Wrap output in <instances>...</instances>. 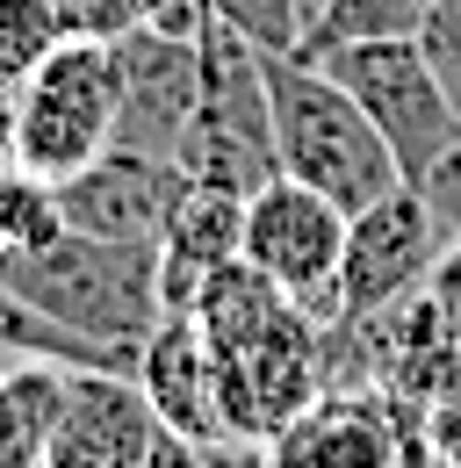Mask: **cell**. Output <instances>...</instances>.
<instances>
[{
	"mask_svg": "<svg viewBox=\"0 0 461 468\" xmlns=\"http://www.w3.org/2000/svg\"><path fill=\"white\" fill-rule=\"evenodd\" d=\"M0 282L102 346H145L166 324V282L152 238L58 231L37 252H0Z\"/></svg>",
	"mask_w": 461,
	"mask_h": 468,
	"instance_id": "obj_1",
	"label": "cell"
},
{
	"mask_svg": "<svg viewBox=\"0 0 461 468\" xmlns=\"http://www.w3.org/2000/svg\"><path fill=\"white\" fill-rule=\"evenodd\" d=\"M267 116H274V166L317 195H332L346 217L382 202L390 187H411L382 144L368 109L346 94L325 65L267 51Z\"/></svg>",
	"mask_w": 461,
	"mask_h": 468,
	"instance_id": "obj_2",
	"label": "cell"
},
{
	"mask_svg": "<svg viewBox=\"0 0 461 468\" xmlns=\"http://www.w3.org/2000/svg\"><path fill=\"white\" fill-rule=\"evenodd\" d=\"M173 166L230 195H252L282 174L274 166V116H267V51H252L238 29L202 15V101L180 130Z\"/></svg>",
	"mask_w": 461,
	"mask_h": 468,
	"instance_id": "obj_3",
	"label": "cell"
},
{
	"mask_svg": "<svg viewBox=\"0 0 461 468\" xmlns=\"http://www.w3.org/2000/svg\"><path fill=\"white\" fill-rule=\"evenodd\" d=\"M7 122H15V166L22 174L51 180V187L65 174H80L87 159H102L115 144V51L87 44V37H65L15 87Z\"/></svg>",
	"mask_w": 461,
	"mask_h": 468,
	"instance_id": "obj_4",
	"label": "cell"
},
{
	"mask_svg": "<svg viewBox=\"0 0 461 468\" xmlns=\"http://www.w3.org/2000/svg\"><path fill=\"white\" fill-rule=\"evenodd\" d=\"M310 65H325L346 94L368 109V122L382 130L390 159L411 187H425V174L461 144V116L440 87V72L425 58L418 37H375V44H339V51H317Z\"/></svg>",
	"mask_w": 461,
	"mask_h": 468,
	"instance_id": "obj_5",
	"label": "cell"
},
{
	"mask_svg": "<svg viewBox=\"0 0 461 468\" xmlns=\"http://www.w3.org/2000/svg\"><path fill=\"white\" fill-rule=\"evenodd\" d=\"M109 51H115V144L173 159L180 130L202 101V0L173 7L166 22H137Z\"/></svg>",
	"mask_w": 461,
	"mask_h": 468,
	"instance_id": "obj_6",
	"label": "cell"
},
{
	"mask_svg": "<svg viewBox=\"0 0 461 468\" xmlns=\"http://www.w3.org/2000/svg\"><path fill=\"white\" fill-rule=\"evenodd\" d=\"M339 260H346V209L332 195H317L288 174L245 195V267H260L317 324H339Z\"/></svg>",
	"mask_w": 461,
	"mask_h": 468,
	"instance_id": "obj_7",
	"label": "cell"
},
{
	"mask_svg": "<svg viewBox=\"0 0 461 468\" xmlns=\"http://www.w3.org/2000/svg\"><path fill=\"white\" fill-rule=\"evenodd\" d=\"M447 224L433 209L425 187H390L382 202L346 217V260H339V324H368L382 310H397L433 282Z\"/></svg>",
	"mask_w": 461,
	"mask_h": 468,
	"instance_id": "obj_8",
	"label": "cell"
},
{
	"mask_svg": "<svg viewBox=\"0 0 461 468\" xmlns=\"http://www.w3.org/2000/svg\"><path fill=\"white\" fill-rule=\"evenodd\" d=\"M411 447H418V410L382 382H353V389H317L260 447V468H403Z\"/></svg>",
	"mask_w": 461,
	"mask_h": 468,
	"instance_id": "obj_9",
	"label": "cell"
},
{
	"mask_svg": "<svg viewBox=\"0 0 461 468\" xmlns=\"http://www.w3.org/2000/svg\"><path fill=\"white\" fill-rule=\"evenodd\" d=\"M159 440V418L145 404L137 375L115 367H72L65 410L44 447V468H145Z\"/></svg>",
	"mask_w": 461,
	"mask_h": 468,
	"instance_id": "obj_10",
	"label": "cell"
},
{
	"mask_svg": "<svg viewBox=\"0 0 461 468\" xmlns=\"http://www.w3.org/2000/svg\"><path fill=\"white\" fill-rule=\"evenodd\" d=\"M180 187H188V174H180L173 159L109 144L102 159H87L80 174L58 180V209H65V231L152 238V245H159V224H166V209H173Z\"/></svg>",
	"mask_w": 461,
	"mask_h": 468,
	"instance_id": "obj_11",
	"label": "cell"
},
{
	"mask_svg": "<svg viewBox=\"0 0 461 468\" xmlns=\"http://www.w3.org/2000/svg\"><path fill=\"white\" fill-rule=\"evenodd\" d=\"M137 389H145L152 418L173 425L180 440H195V447H230L224 404H217V360H209V339H202V324H195L188 310L166 317V324L137 346Z\"/></svg>",
	"mask_w": 461,
	"mask_h": 468,
	"instance_id": "obj_12",
	"label": "cell"
},
{
	"mask_svg": "<svg viewBox=\"0 0 461 468\" xmlns=\"http://www.w3.org/2000/svg\"><path fill=\"white\" fill-rule=\"evenodd\" d=\"M245 260V195L209 187V180H188L173 195L166 224H159V282H166V317L195 310L202 282Z\"/></svg>",
	"mask_w": 461,
	"mask_h": 468,
	"instance_id": "obj_13",
	"label": "cell"
},
{
	"mask_svg": "<svg viewBox=\"0 0 461 468\" xmlns=\"http://www.w3.org/2000/svg\"><path fill=\"white\" fill-rule=\"evenodd\" d=\"M72 367L58 360H0V468H44V447L65 410Z\"/></svg>",
	"mask_w": 461,
	"mask_h": 468,
	"instance_id": "obj_14",
	"label": "cell"
},
{
	"mask_svg": "<svg viewBox=\"0 0 461 468\" xmlns=\"http://www.w3.org/2000/svg\"><path fill=\"white\" fill-rule=\"evenodd\" d=\"M0 360H58V367H115V375H137V346H102V339L44 317L29 295H15L7 282H0Z\"/></svg>",
	"mask_w": 461,
	"mask_h": 468,
	"instance_id": "obj_15",
	"label": "cell"
},
{
	"mask_svg": "<svg viewBox=\"0 0 461 468\" xmlns=\"http://www.w3.org/2000/svg\"><path fill=\"white\" fill-rule=\"evenodd\" d=\"M425 15H433V0H325L303 29L295 58H317V51H339V44H375V37H418Z\"/></svg>",
	"mask_w": 461,
	"mask_h": 468,
	"instance_id": "obj_16",
	"label": "cell"
},
{
	"mask_svg": "<svg viewBox=\"0 0 461 468\" xmlns=\"http://www.w3.org/2000/svg\"><path fill=\"white\" fill-rule=\"evenodd\" d=\"M65 231V209H58V187L22 166H0V252H37Z\"/></svg>",
	"mask_w": 461,
	"mask_h": 468,
	"instance_id": "obj_17",
	"label": "cell"
},
{
	"mask_svg": "<svg viewBox=\"0 0 461 468\" xmlns=\"http://www.w3.org/2000/svg\"><path fill=\"white\" fill-rule=\"evenodd\" d=\"M202 15L238 29L252 51H303L310 29V0H202Z\"/></svg>",
	"mask_w": 461,
	"mask_h": 468,
	"instance_id": "obj_18",
	"label": "cell"
},
{
	"mask_svg": "<svg viewBox=\"0 0 461 468\" xmlns=\"http://www.w3.org/2000/svg\"><path fill=\"white\" fill-rule=\"evenodd\" d=\"M58 44H65V29H58L51 0H0V72H7L15 87L51 58Z\"/></svg>",
	"mask_w": 461,
	"mask_h": 468,
	"instance_id": "obj_19",
	"label": "cell"
},
{
	"mask_svg": "<svg viewBox=\"0 0 461 468\" xmlns=\"http://www.w3.org/2000/svg\"><path fill=\"white\" fill-rule=\"evenodd\" d=\"M418 44H425V58H433V72H440V87H447V101L461 116V0H433Z\"/></svg>",
	"mask_w": 461,
	"mask_h": 468,
	"instance_id": "obj_20",
	"label": "cell"
},
{
	"mask_svg": "<svg viewBox=\"0 0 461 468\" xmlns=\"http://www.w3.org/2000/svg\"><path fill=\"white\" fill-rule=\"evenodd\" d=\"M51 7H58V29L65 37H87V44H115V37L137 29L130 0H51Z\"/></svg>",
	"mask_w": 461,
	"mask_h": 468,
	"instance_id": "obj_21",
	"label": "cell"
},
{
	"mask_svg": "<svg viewBox=\"0 0 461 468\" xmlns=\"http://www.w3.org/2000/svg\"><path fill=\"white\" fill-rule=\"evenodd\" d=\"M425 195H433L440 224H447V231L461 238V144L447 152V159H440V166H433V174H425Z\"/></svg>",
	"mask_w": 461,
	"mask_h": 468,
	"instance_id": "obj_22",
	"label": "cell"
},
{
	"mask_svg": "<svg viewBox=\"0 0 461 468\" xmlns=\"http://www.w3.org/2000/svg\"><path fill=\"white\" fill-rule=\"evenodd\" d=\"M425 295L440 303V317H447V324L461 332V238H447V252H440V267H433Z\"/></svg>",
	"mask_w": 461,
	"mask_h": 468,
	"instance_id": "obj_23",
	"label": "cell"
},
{
	"mask_svg": "<svg viewBox=\"0 0 461 468\" xmlns=\"http://www.w3.org/2000/svg\"><path fill=\"white\" fill-rule=\"evenodd\" d=\"M217 447H195V440H180L173 425H159V440H152V462L145 468H209Z\"/></svg>",
	"mask_w": 461,
	"mask_h": 468,
	"instance_id": "obj_24",
	"label": "cell"
},
{
	"mask_svg": "<svg viewBox=\"0 0 461 468\" xmlns=\"http://www.w3.org/2000/svg\"><path fill=\"white\" fill-rule=\"evenodd\" d=\"M173 7H188V0H130V15H137V22H166Z\"/></svg>",
	"mask_w": 461,
	"mask_h": 468,
	"instance_id": "obj_25",
	"label": "cell"
},
{
	"mask_svg": "<svg viewBox=\"0 0 461 468\" xmlns=\"http://www.w3.org/2000/svg\"><path fill=\"white\" fill-rule=\"evenodd\" d=\"M403 468H440V462H433V454H425V440H418V447L403 454Z\"/></svg>",
	"mask_w": 461,
	"mask_h": 468,
	"instance_id": "obj_26",
	"label": "cell"
},
{
	"mask_svg": "<svg viewBox=\"0 0 461 468\" xmlns=\"http://www.w3.org/2000/svg\"><path fill=\"white\" fill-rule=\"evenodd\" d=\"M0 101H15V80H7V72H0Z\"/></svg>",
	"mask_w": 461,
	"mask_h": 468,
	"instance_id": "obj_27",
	"label": "cell"
},
{
	"mask_svg": "<svg viewBox=\"0 0 461 468\" xmlns=\"http://www.w3.org/2000/svg\"><path fill=\"white\" fill-rule=\"evenodd\" d=\"M317 7H325V0H310V15H317Z\"/></svg>",
	"mask_w": 461,
	"mask_h": 468,
	"instance_id": "obj_28",
	"label": "cell"
}]
</instances>
